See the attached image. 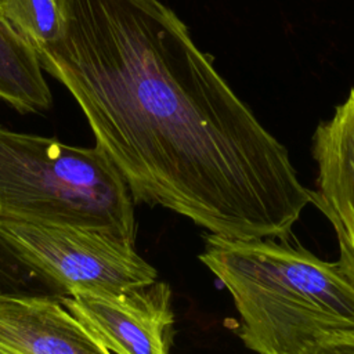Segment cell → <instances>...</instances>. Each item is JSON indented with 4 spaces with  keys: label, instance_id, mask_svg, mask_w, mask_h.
<instances>
[{
    "label": "cell",
    "instance_id": "obj_1",
    "mask_svg": "<svg viewBox=\"0 0 354 354\" xmlns=\"http://www.w3.org/2000/svg\"><path fill=\"white\" fill-rule=\"evenodd\" d=\"M36 53L133 201L228 239L285 238L313 203L288 149L159 0H65L62 36Z\"/></svg>",
    "mask_w": 354,
    "mask_h": 354
},
{
    "label": "cell",
    "instance_id": "obj_2",
    "mask_svg": "<svg viewBox=\"0 0 354 354\" xmlns=\"http://www.w3.org/2000/svg\"><path fill=\"white\" fill-rule=\"evenodd\" d=\"M199 260L230 292L238 335L256 354H300L326 333L354 330V283L339 261H326L285 238L205 235Z\"/></svg>",
    "mask_w": 354,
    "mask_h": 354
},
{
    "label": "cell",
    "instance_id": "obj_3",
    "mask_svg": "<svg viewBox=\"0 0 354 354\" xmlns=\"http://www.w3.org/2000/svg\"><path fill=\"white\" fill-rule=\"evenodd\" d=\"M0 218L105 231L136 241L133 196L97 148L0 126Z\"/></svg>",
    "mask_w": 354,
    "mask_h": 354
},
{
    "label": "cell",
    "instance_id": "obj_4",
    "mask_svg": "<svg viewBox=\"0 0 354 354\" xmlns=\"http://www.w3.org/2000/svg\"><path fill=\"white\" fill-rule=\"evenodd\" d=\"M0 234L65 296L120 293L158 277L134 245L105 231L0 218Z\"/></svg>",
    "mask_w": 354,
    "mask_h": 354
},
{
    "label": "cell",
    "instance_id": "obj_5",
    "mask_svg": "<svg viewBox=\"0 0 354 354\" xmlns=\"http://www.w3.org/2000/svg\"><path fill=\"white\" fill-rule=\"evenodd\" d=\"M61 304L109 351L169 354L174 315L171 290L152 282L120 293L62 296Z\"/></svg>",
    "mask_w": 354,
    "mask_h": 354
},
{
    "label": "cell",
    "instance_id": "obj_6",
    "mask_svg": "<svg viewBox=\"0 0 354 354\" xmlns=\"http://www.w3.org/2000/svg\"><path fill=\"white\" fill-rule=\"evenodd\" d=\"M313 156V203L330 223L339 245L337 261L354 283V87L335 115L317 127Z\"/></svg>",
    "mask_w": 354,
    "mask_h": 354
},
{
    "label": "cell",
    "instance_id": "obj_7",
    "mask_svg": "<svg viewBox=\"0 0 354 354\" xmlns=\"http://www.w3.org/2000/svg\"><path fill=\"white\" fill-rule=\"evenodd\" d=\"M0 354H111L59 301L0 297Z\"/></svg>",
    "mask_w": 354,
    "mask_h": 354
},
{
    "label": "cell",
    "instance_id": "obj_8",
    "mask_svg": "<svg viewBox=\"0 0 354 354\" xmlns=\"http://www.w3.org/2000/svg\"><path fill=\"white\" fill-rule=\"evenodd\" d=\"M0 98L22 113L46 111L53 101L36 50L1 14Z\"/></svg>",
    "mask_w": 354,
    "mask_h": 354
},
{
    "label": "cell",
    "instance_id": "obj_9",
    "mask_svg": "<svg viewBox=\"0 0 354 354\" xmlns=\"http://www.w3.org/2000/svg\"><path fill=\"white\" fill-rule=\"evenodd\" d=\"M0 14L36 50L65 29V0H0Z\"/></svg>",
    "mask_w": 354,
    "mask_h": 354
},
{
    "label": "cell",
    "instance_id": "obj_10",
    "mask_svg": "<svg viewBox=\"0 0 354 354\" xmlns=\"http://www.w3.org/2000/svg\"><path fill=\"white\" fill-rule=\"evenodd\" d=\"M7 296L61 299L65 295L0 234V297Z\"/></svg>",
    "mask_w": 354,
    "mask_h": 354
},
{
    "label": "cell",
    "instance_id": "obj_11",
    "mask_svg": "<svg viewBox=\"0 0 354 354\" xmlns=\"http://www.w3.org/2000/svg\"><path fill=\"white\" fill-rule=\"evenodd\" d=\"M300 354H354V330L326 333L308 343Z\"/></svg>",
    "mask_w": 354,
    "mask_h": 354
}]
</instances>
